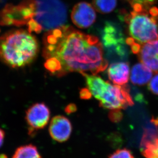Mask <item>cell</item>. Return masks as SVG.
Returning a JSON list of instances; mask_svg holds the SVG:
<instances>
[{"label":"cell","mask_w":158,"mask_h":158,"mask_svg":"<svg viewBox=\"0 0 158 158\" xmlns=\"http://www.w3.org/2000/svg\"><path fill=\"white\" fill-rule=\"evenodd\" d=\"M103 48L96 36L62 26L47 32L44 36V67L57 77L75 72L97 75L108 67Z\"/></svg>","instance_id":"6da1fadb"},{"label":"cell","mask_w":158,"mask_h":158,"mask_svg":"<svg viewBox=\"0 0 158 158\" xmlns=\"http://www.w3.org/2000/svg\"><path fill=\"white\" fill-rule=\"evenodd\" d=\"M39 49L37 40L29 31L14 29L0 36V60L12 69L31 64Z\"/></svg>","instance_id":"7a4b0ae2"},{"label":"cell","mask_w":158,"mask_h":158,"mask_svg":"<svg viewBox=\"0 0 158 158\" xmlns=\"http://www.w3.org/2000/svg\"><path fill=\"white\" fill-rule=\"evenodd\" d=\"M67 17L66 7L61 0H34L33 18L26 26L30 33L48 32L64 26Z\"/></svg>","instance_id":"3957f363"},{"label":"cell","mask_w":158,"mask_h":158,"mask_svg":"<svg viewBox=\"0 0 158 158\" xmlns=\"http://www.w3.org/2000/svg\"><path fill=\"white\" fill-rule=\"evenodd\" d=\"M124 21L128 27L129 38L140 45L158 39V8H143L126 14Z\"/></svg>","instance_id":"277c9868"},{"label":"cell","mask_w":158,"mask_h":158,"mask_svg":"<svg viewBox=\"0 0 158 158\" xmlns=\"http://www.w3.org/2000/svg\"><path fill=\"white\" fill-rule=\"evenodd\" d=\"M97 100L101 106L111 110H120L134 105L128 87L112 85L108 81Z\"/></svg>","instance_id":"5b68a950"},{"label":"cell","mask_w":158,"mask_h":158,"mask_svg":"<svg viewBox=\"0 0 158 158\" xmlns=\"http://www.w3.org/2000/svg\"><path fill=\"white\" fill-rule=\"evenodd\" d=\"M102 40L107 56L111 60H124L127 56L126 40L119 28L108 22L103 29Z\"/></svg>","instance_id":"8992f818"},{"label":"cell","mask_w":158,"mask_h":158,"mask_svg":"<svg viewBox=\"0 0 158 158\" xmlns=\"http://www.w3.org/2000/svg\"><path fill=\"white\" fill-rule=\"evenodd\" d=\"M50 112L44 103H36L26 111L25 120L28 125L29 134L34 136L39 130L43 129L49 123Z\"/></svg>","instance_id":"52a82bcc"},{"label":"cell","mask_w":158,"mask_h":158,"mask_svg":"<svg viewBox=\"0 0 158 158\" xmlns=\"http://www.w3.org/2000/svg\"><path fill=\"white\" fill-rule=\"evenodd\" d=\"M0 25L21 27L26 25L25 9L22 2L14 5H6L0 11Z\"/></svg>","instance_id":"ba28073f"},{"label":"cell","mask_w":158,"mask_h":158,"mask_svg":"<svg viewBox=\"0 0 158 158\" xmlns=\"http://www.w3.org/2000/svg\"><path fill=\"white\" fill-rule=\"evenodd\" d=\"M72 21L80 28H87L95 21L96 14L94 7L86 2H80L76 5L71 15Z\"/></svg>","instance_id":"9c48e42d"},{"label":"cell","mask_w":158,"mask_h":158,"mask_svg":"<svg viewBox=\"0 0 158 158\" xmlns=\"http://www.w3.org/2000/svg\"><path fill=\"white\" fill-rule=\"evenodd\" d=\"M72 127L70 120L62 115L54 117L49 124L50 136L53 140L58 142L68 140L72 134Z\"/></svg>","instance_id":"30bf717a"},{"label":"cell","mask_w":158,"mask_h":158,"mask_svg":"<svg viewBox=\"0 0 158 158\" xmlns=\"http://www.w3.org/2000/svg\"><path fill=\"white\" fill-rule=\"evenodd\" d=\"M137 54L141 63L158 73V39L141 45Z\"/></svg>","instance_id":"8fae6325"},{"label":"cell","mask_w":158,"mask_h":158,"mask_svg":"<svg viewBox=\"0 0 158 158\" xmlns=\"http://www.w3.org/2000/svg\"><path fill=\"white\" fill-rule=\"evenodd\" d=\"M109 79L116 85H123L128 82L130 76L129 66L126 62H115L108 69Z\"/></svg>","instance_id":"7c38bea8"},{"label":"cell","mask_w":158,"mask_h":158,"mask_svg":"<svg viewBox=\"0 0 158 158\" xmlns=\"http://www.w3.org/2000/svg\"><path fill=\"white\" fill-rule=\"evenodd\" d=\"M152 71L142 63H138L134 66L131 69L130 81L134 85H143L151 81Z\"/></svg>","instance_id":"4fadbf2b"},{"label":"cell","mask_w":158,"mask_h":158,"mask_svg":"<svg viewBox=\"0 0 158 158\" xmlns=\"http://www.w3.org/2000/svg\"><path fill=\"white\" fill-rule=\"evenodd\" d=\"M142 154L146 158H158V134L147 141L141 143Z\"/></svg>","instance_id":"5bb4252c"},{"label":"cell","mask_w":158,"mask_h":158,"mask_svg":"<svg viewBox=\"0 0 158 158\" xmlns=\"http://www.w3.org/2000/svg\"><path fill=\"white\" fill-rule=\"evenodd\" d=\"M12 158H42L37 148L34 145L26 144L15 149Z\"/></svg>","instance_id":"9a60e30c"},{"label":"cell","mask_w":158,"mask_h":158,"mask_svg":"<svg viewBox=\"0 0 158 158\" xmlns=\"http://www.w3.org/2000/svg\"><path fill=\"white\" fill-rule=\"evenodd\" d=\"M93 7L102 14H108L113 10L116 5V0H93Z\"/></svg>","instance_id":"2e32d148"},{"label":"cell","mask_w":158,"mask_h":158,"mask_svg":"<svg viewBox=\"0 0 158 158\" xmlns=\"http://www.w3.org/2000/svg\"><path fill=\"white\" fill-rule=\"evenodd\" d=\"M134 10H139L143 8L148 7L154 4L157 0H126Z\"/></svg>","instance_id":"e0dca14e"},{"label":"cell","mask_w":158,"mask_h":158,"mask_svg":"<svg viewBox=\"0 0 158 158\" xmlns=\"http://www.w3.org/2000/svg\"><path fill=\"white\" fill-rule=\"evenodd\" d=\"M108 158H134L131 151L126 148L119 149L111 154Z\"/></svg>","instance_id":"ac0fdd59"},{"label":"cell","mask_w":158,"mask_h":158,"mask_svg":"<svg viewBox=\"0 0 158 158\" xmlns=\"http://www.w3.org/2000/svg\"><path fill=\"white\" fill-rule=\"evenodd\" d=\"M148 88L151 92L158 95V73L149 81Z\"/></svg>","instance_id":"d6986e66"},{"label":"cell","mask_w":158,"mask_h":158,"mask_svg":"<svg viewBox=\"0 0 158 158\" xmlns=\"http://www.w3.org/2000/svg\"><path fill=\"white\" fill-rule=\"evenodd\" d=\"M109 118L113 122H118L122 118V114L120 110H112L109 115Z\"/></svg>","instance_id":"ffe728a7"},{"label":"cell","mask_w":158,"mask_h":158,"mask_svg":"<svg viewBox=\"0 0 158 158\" xmlns=\"http://www.w3.org/2000/svg\"><path fill=\"white\" fill-rule=\"evenodd\" d=\"M80 95L81 98L84 99H88L92 96L91 93L87 88L82 89L80 91Z\"/></svg>","instance_id":"44dd1931"},{"label":"cell","mask_w":158,"mask_h":158,"mask_svg":"<svg viewBox=\"0 0 158 158\" xmlns=\"http://www.w3.org/2000/svg\"><path fill=\"white\" fill-rule=\"evenodd\" d=\"M76 110V106L75 105L71 104V105H68V106H66L65 109V111L67 113L70 114L72 113L73 112H75Z\"/></svg>","instance_id":"7402d4cb"},{"label":"cell","mask_w":158,"mask_h":158,"mask_svg":"<svg viewBox=\"0 0 158 158\" xmlns=\"http://www.w3.org/2000/svg\"><path fill=\"white\" fill-rule=\"evenodd\" d=\"M5 138V132L4 131L0 128V148L3 145Z\"/></svg>","instance_id":"603a6c76"},{"label":"cell","mask_w":158,"mask_h":158,"mask_svg":"<svg viewBox=\"0 0 158 158\" xmlns=\"http://www.w3.org/2000/svg\"><path fill=\"white\" fill-rule=\"evenodd\" d=\"M0 158H7V157H6V155H2L0 156Z\"/></svg>","instance_id":"cb8c5ba5"}]
</instances>
